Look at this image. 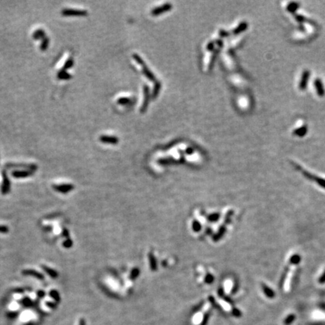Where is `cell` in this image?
Returning <instances> with one entry per match:
<instances>
[{
  "instance_id": "484cf974",
  "label": "cell",
  "mask_w": 325,
  "mask_h": 325,
  "mask_svg": "<svg viewBox=\"0 0 325 325\" xmlns=\"http://www.w3.org/2000/svg\"><path fill=\"white\" fill-rule=\"evenodd\" d=\"M213 49H214V43L212 41V42H209L207 45V50L208 51H212Z\"/></svg>"
},
{
  "instance_id": "7a4b0ae2",
  "label": "cell",
  "mask_w": 325,
  "mask_h": 325,
  "mask_svg": "<svg viewBox=\"0 0 325 325\" xmlns=\"http://www.w3.org/2000/svg\"><path fill=\"white\" fill-rule=\"evenodd\" d=\"M309 78H310V71L309 70H305L302 74L301 79H300V84H299V88L301 91H305L308 86Z\"/></svg>"
},
{
  "instance_id": "e575fe53",
  "label": "cell",
  "mask_w": 325,
  "mask_h": 325,
  "mask_svg": "<svg viewBox=\"0 0 325 325\" xmlns=\"http://www.w3.org/2000/svg\"><path fill=\"white\" fill-rule=\"evenodd\" d=\"M186 152L188 153V154H192V153H193V149L190 148V147H189V148H187V149L186 150Z\"/></svg>"
},
{
  "instance_id": "4fadbf2b",
  "label": "cell",
  "mask_w": 325,
  "mask_h": 325,
  "mask_svg": "<svg viewBox=\"0 0 325 325\" xmlns=\"http://www.w3.org/2000/svg\"><path fill=\"white\" fill-rule=\"evenodd\" d=\"M30 171H14L12 172V175L15 178H24L31 175Z\"/></svg>"
},
{
  "instance_id": "d4e9b609",
  "label": "cell",
  "mask_w": 325,
  "mask_h": 325,
  "mask_svg": "<svg viewBox=\"0 0 325 325\" xmlns=\"http://www.w3.org/2000/svg\"><path fill=\"white\" fill-rule=\"evenodd\" d=\"M295 18H296V20L300 23H303V21H305V18L304 17L301 16V15H296V16H295Z\"/></svg>"
},
{
  "instance_id": "cb8c5ba5",
  "label": "cell",
  "mask_w": 325,
  "mask_h": 325,
  "mask_svg": "<svg viewBox=\"0 0 325 325\" xmlns=\"http://www.w3.org/2000/svg\"><path fill=\"white\" fill-rule=\"evenodd\" d=\"M217 52H218V51H214V54H213L212 57V59H211V61H210V63H209V69H212V66H213V63H214V60H215L216 57H217Z\"/></svg>"
},
{
  "instance_id": "9c48e42d",
  "label": "cell",
  "mask_w": 325,
  "mask_h": 325,
  "mask_svg": "<svg viewBox=\"0 0 325 325\" xmlns=\"http://www.w3.org/2000/svg\"><path fill=\"white\" fill-rule=\"evenodd\" d=\"M46 37V33L43 29H38L32 33V38L35 40H42Z\"/></svg>"
},
{
  "instance_id": "ac0fdd59",
  "label": "cell",
  "mask_w": 325,
  "mask_h": 325,
  "mask_svg": "<svg viewBox=\"0 0 325 325\" xmlns=\"http://www.w3.org/2000/svg\"><path fill=\"white\" fill-rule=\"evenodd\" d=\"M160 87H161V84H160V81H156L155 84H154V91H153V94H152L153 98H156V97H157V94H158L159 93V91H160Z\"/></svg>"
},
{
  "instance_id": "ffe728a7",
  "label": "cell",
  "mask_w": 325,
  "mask_h": 325,
  "mask_svg": "<svg viewBox=\"0 0 325 325\" xmlns=\"http://www.w3.org/2000/svg\"><path fill=\"white\" fill-rule=\"evenodd\" d=\"M43 269L45 270V272H46L47 273H48V274L50 275V276H51V277L53 278H56L57 276V273H56L55 270H51V269H50L49 267H43Z\"/></svg>"
},
{
  "instance_id": "83f0119b",
  "label": "cell",
  "mask_w": 325,
  "mask_h": 325,
  "mask_svg": "<svg viewBox=\"0 0 325 325\" xmlns=\"http://www.w3.org/2000/svg\"><path fill=\"white\" fill-rule=\"evenodd\" d=\"M150 261H151V266H152V269L153 270H154L155 269V260H154V258L153 257V256H150Z\"/></svg>"
},
{
  "instance_id": "603a6c76",
  "label": "cell",
  "mask_w": 325,
  "mask_h": 325,
  "mask_svg": "<svg viewBox=\"0 0 325 325\" xmlns=\"http://www.w3.org/2000/svg\"><path fill=\"white\" fill-rule=\"evenodd\" d=\"M130 102H131V99L129 98H126V97H124V98H121L117 100V103H118V104H121V105H126V104L130 103Z\"/></svg>"
},
{
  "instance_id": "d590c367",
  "label": "cell",
  "mask_w": 325,
  "mask_h": 325,
  "mask_svg": "<svg viewBox=\"0 0 325 325\" xmlns=\"http://www.w3.org/2000/svg\"><path fill=\"white\" fill-rule=\"evenodd\" d=\"M80 325H85V322L83 320H81V322H80Z\"/></svg>"
},
{
  "instance_id": "5b68a950",
  "label": "cell",
  "mask_w": 325,
  "mask_h": 325,
  "mask_svg": "<svg viewBox=\"0 0 325 325\" xmlns=\"http://www.w3.org/2000/svg\"><path fill=\"white\" fill-rule=\"evenodd\" d=\"M314 84L318 95L320 97H323L325 95V90L324 87V84L320 78H317V79L315 80Z\"/></svg>"
},
{
  "instance_id": "d6986e66",
  "label": "cell",
  "mask_w": 325,
  "mask_h": 325,
  "mask_svg": "<svg viewBox=\"0 0 325 325\" xmlns=\"http://www.w3.org/2000/svg\"><path fill=\"white\" fill-rule=\"evenodd\" d=\"M73 65H74V60H73V59L71 58L68 59V60H66V62L65 63V64H64L62 69L67 71V69H70L71 67H72Z\"/></svg>"
},
{
  "instance_id": "ba28073f",
  "label": "cell",
  "mask_w": 325,
  "mask_h": 325,
  "mask_svg": "<svg viewBox=\"0 0 325 325\" xmlns=\"http://www.w3.org/2000/svg\"><path fill=\"white\" fill-rule=\"evenodd\" d=\"M308 132V127L307 126L304 125L303 127H300L299 128L296 129V130H293V135L297 136L298 137H303L306 135Z\"/></svg>"
},
{
  "instance_id": "30bf717a",
  "label": "cell",
  "mask_w": 325,
  "mask_h": 325,
  "mask_svg": "<svg viewBox=\"0 0 325 325\" xmlns=\"http://www.w3.org/2000/svg\"><path fill=\"white\" fill-rule=\"evenodd\" d=\"M248 23L246 22H242L241 24H240V25L238 26V27H236L235 29H233V34H235V35H238V34L241 33V32H244L245 30L246 29L248 28Z\"/></svg>"
},
{
  "instance_id": "4316f807",
  "label": "cell",
  "mask_w": 325,
  "mask_h": 325,
  "mask_svg": "<svg viewBox=\"0 0 325 325\" xmlns=\"http://www.w3.org/2000/svg\"><path fill=\"white\" fill-rule=\"evenodd\" d=\"M193 227H194V229L196 230V231H198L200 228V224H199L198 222H196V221L194 223V224H193Z\"/></svg>"
},
{
  "instance_id": "44dd1931",
  "label": "cell",
  "mask_w": 325,
  "mask_h": 325,
  "mask_svg": "<svg viewBox=\"0 0 325 325\" xmlns=\"http://www.w3.org/2000/svg\"><path fill=\"white\" fill-rule=\"evenodd\" d=\"M24 273H25L27 275H33V276H36V278H38V279H43V276L39 273H37V272L34 271V270H26V272H24Z\"/></svg>"
},
{
  "instance_id": "f546056e",
  "label": "cell",
  "mask_w": 325,
  "mask_h": 325,
  "mask_svg": "<svg viewBox=\"0 0 325 325\" xmlns=\"http://www.w3.org/2000/svg\"><path fill=\"white\" fill-rule=\"evenodd\" d=\"M229 33L227 32V31L223 30V29H221V30L220 31V35L221 37H227Z\"/></svg>"
},
{
  "instance_id": "9a60e30c",
  "label": "cell",
  "mask_w": 325,
  "mask_h": 325,
  "mask_svg": "<svg viewBox=\"0 0 325 325\" xmlns=\"http://www.w3.org/2000/svg\"><path fill=\"white\" fill-rule=\"evenodd\" d=\"M300 7V4L298 2H290L287 7V11L290 13H294Z\"/></svg>"
},
{
  "instance_id": "3957f363",
  "label": "cell",
  "mask_w": 325,
  "mask_h": 325,
  "mask_svg": "<svg viewBox=\"0 0 325 325\" xmlns=\"http://www.w3.org/2000/svg\"><path fill=\"white\" fill-rule=\"evenodd\" d=\"M301 170L302 172H303V175L306 176V178H309V179H311V180H313V181H315L318 184H319V185L321 186L322 187L325 188V179H324V178H319V177H317V176L313 175L310 174V173H309L308 172L304 171V170H300V171H301Z\"/></svg>"
},
{
  "instance_id": "5bb4252c",
  "label": "cell",
  "mask_w": 325,
  "mask_h": 325,
  "mask_svg": "<svg viewBox=\"0 0 325 325\" xmlns=\"http://www.w3.org/2000/svg\"><path fill=\"white\" fill-rule=\"evenodd\" d=\"M73 186L70 185V184H61V185H58L55 186V189L56 190H57L58 191H61V192H67L69 191V190H71V189L73 188Z\"/></svg>"
},
{
  "instance_id": "277c9868",
  "label": "cell",
  "mask_w": 325,
  "mask_h": 325,
  "mask_svg": "<svg viewBox=\"0 0 325 325\" xmlns=\"http://www.w3.org/2000/svg\"><path fill=\"white\" fill-rule=\"evenodd\" d=\"M143 89H144V101H143V104L141 105V112H144L145 111L146 108H147V105H148V102L150 99V95H149V87L147 86L144 85L143 87Z\"/></svg>"
},
{
  "instance_id": "6da1fadb",
  "label": "cell",
  "mask_w": 325,
  "mask_h": 325,
  "mask_svg": "<svg viewBox=\"0 0 325 325\" xmlns=\"http://www.w3.org/2000/svg\"><path fill=\"white\" fill-rule=\"evenodd\" d=\"M61 14L63 16H86L87 14V11L81 9H75V8H64L61 11Z\"/></svg>"
},
{
  "instance_id": "e0dca14e",
  "label": "cell",
  "mask_w": 325,
  "mask_h": 325,
  "mask_svg": "<svg viewBox=\"0 0 325 325\" xmlns=\"http://www.w3.org/2000/svg\"><path fill=\"white\" fill-rule=\"evenodd\" d=\"M263 292L266 293V295H267L268 297H270V298H273V297H275L274 291H273L272 289H270L269 287H267V285H264V284H263Z\"/></svg>"
},
{
  "instance_id": "52a82bcc",
  "label": "cell",
  "mask_w": 325,
  "mask_h": 325,
  "mask_svg": "<svg viewBox=\"0 0 325 325\" xmlns=\"http://www.w3.org/2000/svg\"><path fill=\"white\" fill-rule=\"evenodd\" d=\"M99 140L104 143H111V144H116L118 142V139L115 136H101L99 137Z\"/></svg>"
},
{
  "instance_id": "2e32d148",
  "label": "cell",
  "mask_w": 325,
  "mask_h": 325,
  "mask_svg": "<svg viewBox=\"0 0 325 325\" xmlns=\"http://www.w3.org/2000/svg\"><path fill=\"white\" fill-rule=\"evenodd\" d=\"M49 41H50L49 38H48L47 36L41 40V45H40V49H41V51H46L47 48H48V45H49Z\"/></svg>"
},
{
  "instance_id": "f1b7e54d",
  "label": "cell",
  "mask_w": 325,
  "mask_h": 325,
  "mask_svg": "<svg viewBox=\"0 0 325 325\" xmlns=\"http://www.w3.org/2000/svg\"><path fill=\"white\" fill-rule=\"evenodd\" d=\"M318 282H320V283H321V284H323V283H324V282H325V271H324V273L323 274L321 275V278H320V279H319Z\"/></svg>"
},
{
  "instance_id": "1f68e13d",
  "label": "cell",
  "mask_w": 325,
  "mask_h": 325,
  "mask_svg": "<svg viewBox=\"0 0 325 325\" xmlns=\"http://www.w3.org/2000/svg\"><path fill=\"white\" fill-rule=\"evenodd\" d=\"M8 231V227H3V226H0V232H2V233H5V232Z\"/></svg>"
},
{
  "instance_id": "7402d4cb",
  "label": "cell",
  "mask_w": 325,
  "mask_h": 325,
  "mask_svg": "<svg viewBox=\"0 0 325 325\" xmlns=\"http://www.w3.org/2000/svg\"><path fill=\"white\" fill-rule=\"evenodd\" d=\"M133 57L134 60H135L139 64V65H141V66L145 65V63L144 62V60H143L141 58V57H140L139 55H138V54H134L133 56Z\"/></svg>"
},
{
  "instance_id": "8fae6325",
  "label": "cell",
  "mask_w": 325,
  "mask_h": 325,
  "mask_svg": "<svg viewBox=\"0 0 325 325\" xmlns=\"http://www.w3.org/2000/svg\"><path fill=\"white\" fill-rule=\"evenodd\" d=\"M142 71H143V73L144 74V75H145V76L150 80V81H155V80H156L155 76H154V74L151 72V71H150L149 69L147 68V66H146V64L142 66Z\"/></svg>"
},
{
  "instance_id": "836d02e7",
  "label": "cell",
  "mask_w": 325,
  "mask_h": 325,
  "mask_svg": "<svg viewBox=\"0 0 325 325\" xmlns=\"http://www.w3.org/2000/svg\"><path fill=\"white\" fill-rule=\"evenodd\" d=\"M217 45H218L220 47H221V46H222V45H223V42H222V41H221V40H220V39L217 40Z\"/></svg>"
},
{
  "instance_id": "8992f818",
  "label": "cell",
  "mask_w": 325,
  "mask_h": 325,
  "mask_svg": "<svg viewBox=\"0 0 325 325\" xmlns=\"http://www.w3.org/2000/svg\"><path fill=\"white\" fill-rule=\"evenodd\" d=\"M172 5L171 3H166L164 5H161L160 7L155 8L154 9H153L151 13H152L153 15H158V14H161V13H164L165 11L170 10L172 8Z\"/></svg>"
},
{
  "instance_id": "7c38bea8",
  "label": "cell",
  "mask_w": 325,
  "mask_h": 325,
  "mask_svg": "<svg viewBox=\"0 0 325 325\" xmlns=\"http://www.w3.org/2000/svg\"><path fill=\"white\" fill-rule=\"evenodd\" d=\"M57 78L60 80H69L71 78V75L66 70L61 69L57 73Z\"/></svg>"
},
{
  "instance_id": "4dcf8cb0",
  "label": "cell",
  "mask_w": 325,
  "mask_h": 325,
  "mask_svg": "<svg viewBox=\"0 0 325 325\" xmlns=\"http://www.w3.org/2000/svg\"><path fill=\"white\" fill-rule=\"evenodd\" d=\"M293 319H294V316H293V315H290V316H288V317L287 318V319H286V321H285V322H286V323H287V324H288V323L290 324V322L292 321H293Z\"/></svg>"
},
{
  "instance_id": "d6a6232c",
  "label": "cell",
  "mask_w": 325,
  "mask_h": 325,
  "mask_svg": "<svg viewBox=\"0 0 325 325\" xmlns=\"http://www.w3.org/2000/svg\"><path fill=\"white\" fill-rule=\"evenodd\" d=\"M217 217H218V214H212V215L210 216L209 219H211V220H216V219H217Z\"/></svg>"
}]
</instances>
